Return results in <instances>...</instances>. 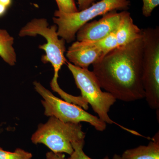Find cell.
<instances>
[{
    "label": "cell",
    "instance_id": "cell-1",
    "mask_svg": "<svg viewBox=\"0 0 159 159\" xmlns=\"http://www.w3.org/2000/svg\"><path fill=\"white\" fill-rule=\"evenodd\" d=\"M142 37L109 51L93 65L101 88L116 99L129 102L145 98L142 83Z\"/></svg>",
    "mask_w": 159,
    "mask_h": 159
},
{
    "label": "cell",
    "instance_id": "cell-2",
    "mask_svg": "<svg viewBox=\"0 0 159 159\" xmlns=\"http://www.w3.org/2000/svg\"><path fill=\"white\" fill-rule=\"evenodd\" d=\"M67 66L73 75L77 88L81 92V97L90 104L99 119L106 124H116L133 134L141 136L136 131L123 127L110 118L109 111L116 99L110 93L102 92L93 71L89 70L88 68H81L74 66L70 62H67Z\"/></svg>",
    "mask_w": 159,
    "mask_h": 159
},
{
    "label": "cell",
    "instance_id": "cell-3",
    "mask_svg": "<svg viewBox=\"0 0 159 159\" xmlns=\"http://www.w3.org/2000/svg\"><path fill=\"white\" fill-rule=\"evenodd\" d=\"M85 133L80 123L65 122L54 117H50L46 123L39 125L31 138L32 143L42 144L55 153L74 152L72 143L84 140Z\"/></svg>",
    "mask_w": 159,
    "mask_h": 159
},
{
    "label": "cell",
    "instance_id": "cell-4",
    "mask_svg": "<svg viewBox=\"0 0 159 159\" xmlns=\"http://www.w3.org/2000/svg\"><path fill=\"white\" fill-rule=\"evenodd\" d=\"M130 6L129 0H100L74 13H66L56 10L53 21L57 25L58 36L70 43L75 39L78 30L89 21L113 10L127 11Z\"/></svg>",
    "mask_w": 159,
    "mask_h": 159
},
{
    "label": "cell",
    "instance_id": "cell-5",
    "mask_svg": "<svg viewBox=\"0 0 159 159\" xmlns=\"http://www.w3.org/2000/svg\"><path fill=\"white\" fill-rule=\"evenodd\" d=\"M143 41L142 79L146 101L159 109V28L142 29Z\"/></svg>",
    "mask_w": 159,
    "mask_h": 159
},
{
    "label": "cell",
    "instance_id": "cell-6",
    "mask_svg": "<svg viewBox=\"0 0 159 159\" xmlns=\"http://www.w3.org/2000/svg\"><path fill=\"white\" fill-rule=\"evenodd\" d=\"M33 84L35 90L43 98L41 103L46 116L54 117L65 122H87L97 131L105 130L106 123L98 117L89 113L79 106L55 97L39 82L35 81Z\"/></svg>",
    "mask_w": 159,
    "mask_h": 159
},
{
    "label": "cell",
    "instance_id": "cell-7",
    "mask_svg": "<svg viewBox=\"0 0 159 159\" xmlns=\"http://www.w3.org/2000/svg\"><path fill=\"white\" fill-rule=\"evenodd\" d=\"M56 25L49 27V24L45 19H34L28 23L20 30V36H35L38 34L45 38L47 43L39 45V48L44 50L45 55L42 58L43 62L51 63L54 70L53 80L57 81L58 74L64 64L67 62L65 57L66 51V41L59 39L57 33Z\"/></svg>",
    "mask_w": 159,
    "mask_h": 159
},
{
    "label": "cell",
    "instance_id": "cell-8",
    "mask_svg": "<svg viewBox=\"0 0 159 159\" xmlns=\"http://www.w3.org/2000/svg\"><path fill=\"white\" fill-rule=\"evenodd\" d=\"M126 11L113 10L98 20L87 23L77 31V41L96 42L105 38L118 28Z\"/></svg>",
    "mask_w": 159,
    "mask_h": 159
},
{
    "label": "cell",
    "instance_id": "cell-9",
    "mask_svg": "<svg viewBox=\"0 0 159 159\" xmlns=\"http://www.w3.org/2000/svg\"><path fill=\"white\" fill-rule=\"evenodd\" d=\"M66 56L74 66L88 68L104 56L102 50L93 42L77 41L69 47Z\"/></svg>",
    "mask_w": 159,
    "mask_h": 159
},
{
    "label": "cell",
    "instance_id": "cell-10",
    "mask_svg": "<svg viewBox=\"0 0 159 159\" xmlns=\"http://www.w3.org/2000/svg\"><path fill=\"white\" fill-rule=\"evenodd\" d=\"M112 34L119 48L142 37V30L134 23L130 12L126 11L120 25Z\"/></svg>",
    "mask_w": 159,
    "mask_h": 159
},
{
    "label": "cell",
    "instance_id": "cell-11",
    "mask_svg": "<svg viewBox=\"0 0 159 159\" xmlns=\"http://www.w3.org/2000/svg\"><path fill=\"white\" fill-rule=\"evenodd\" d=\"M122 159H159V132L158 131L147 145L125 150Z\"/></svg>",
    "mask_w": 159,
    "mask_h": 159
},
{
    "label": "cell",
    "instance_id": "cell-12",
    "mask_svg": "<svg viewBox=\"0 0 159 159\" xmlns=\"http://www.w3.org/2000/svg\"><path fill=\"white\" fill-rule=\"evenodd\" d=\"M13 43V38L6 30L0 29V57L11 66L15 65L16 62Z\"/></svg>",
    "mask_w": 159,
    "mask_h": 159
},
{
    "label": "cell",
    "instance_id": "cell-13",
    "mask_svg": "<svg viewBox=\"0 0 159 159\" xmlns=\"http://www.w3.org/2000/svg\"><path fill=\"white\" fill-rule=\"evenodd\" d=\"M31 152L17 148L14 152L7 151L0 148V159H31Z\"/></svg>",
    "mask_w": 159,
    "mask_h": 159
},
{
    "label": "cell",
    "instance_id": "cell-14",
    "mask_svg": "<svg viewBox=\"0 0 159 159\" xmlns=\"http://www.w3.org/2000/svg\"><path fill=\"white\" fill-rule=\"evenodd\" d=\"M84 140H80L72 143L74 152L66 159H92L85 154L83 150ZM103 159H110L108 156Z\"/></svg>",
    "mask_w": 159,
    "mask_h": 159
},
{
    "label": "cell",
    "instance_id": "cell-15",
    "mask_svg": "<svg viewBox=\"0 0 159 159\" xmlns=\"http://www.w3.org/2000/svg\"><path fill=\"white\" fill-rule=\"evenodd\" d=\"M58 11L66 13H73L79 11L74 0H55Z\"/></svg>",
    "mask_w": 159,
    "mask_h": 159
},
{
    "label": "cell",
    "instance_id": "cell-16",
    "mask_svg": "<svg viewBox=\"0 0 159 159\" xmlns=\"http://www.w3.org/2000/svg\"><path fill=\"white\" fill-rule=\"evenodd\" d=\"M143 6L142 8V14L145 17L151 16L154 9L159 5V0H142Z\"/></svg>",
    "mask_w": 159,
    "mask_h": 159
},
{
    "label": "cell",
    "instance_id": "cell-17",
    "mask_svg": "<svg viewBox=\"0 0 159 159\" xmlns=\"http://www.w3.org/2000/svg\"><path fill=\"white\" fill-rule=\"evenodd\" d=\"M12 0H0V17L6 14L8 8L11 6Z\"/></svg>",
    "mask_w": 159,
    "mask_h": 159
},
{
    "label": "cell",
    "instance_id": "cell-18",
    "mask_svg": "<svg viewBox=\"0 0 159 159\" xmlns=\"http://www.w3.org/2000/svg\"><path fill=\"white\" fill-rule=\"evenodd\" d=\"M100 0H78L79 11L84 10L90 6L95 1Z\"/></svg>",
    "mask_w": 159,
    "mask_h": 159
},
{
    "label": "cell",
    "instance_id": "cell-19",
    "mask_svg": "<svg viewBox=\"0 0 159 159\" xmlns=\"http://www.w3.org/2000/svg\"><path fill=\"white\" fill-rule=\"evenodd\" d=\"M47 159H66L62 153H55L52 152L46 154Z\"/></svg>",
    "mask_w": 159,
    "mask_h": 159
},
{
    "label": "cell",
    "instance_id": "cell-20",
    "mask_svg": "<svg viewBox=\"0 0 159 159\" xmlns=\"http://www.w3.org/2000/svg\"><path fill=\"white\" fill-rule=\"evenodd\" d=\"M112 159H122L121 156L118 154H115L113 157Z\"/></svg>",
    "mask_w": 159,
    "mask_h": 159
}]
</instances>
